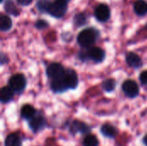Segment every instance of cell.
Here are the masks:
<instances>
[{
  "label": "cell",
  "instance_id": "1",
  "mask_svg": "<svg viewBox=\"0 0 147 146\" xmlns=\"http://www.w3.org/2000/svg\"><path fill=\"white\" fill-rule=\"evenodd\" d=\"M99 32L94 28H87L83 29L77 37L78 45L82 47H90L97 40Z\"/></svg>",
  "mask_w": 147,
  "mask_h": 146
},
{
  "label": "cell",
  "instance_id": "2",
  "mask_svg": "<svg viewBox=\"0 0 147 146\" xmlns=\"http://www.w3.org/2000/svg\"><path fill=\"white\" fill-rule=\"evenodd\" d=\"M27 84L25 77L22 74H15L9 80V87L14 92L22 91Z\"/></svg>",
  "mask_w": 147,
  "mask_h": 146
},
{
  "label": "cell",
  "instance_id": "3",
  "mask_svg": "<svg viewBox=\"0 0 147 146\" xmlns=\"http://www.w3.org/2000/svg\"><path fill=\"white\" fill-rule=\"evenodd\" d=\"M65 72V70L59 63H52L47 68V75L48 77L52 78L53 80L63 78Z\"/></svg>",
  "mask_w": 147,
  "mask_h": 146
},
{
  "label": "cell",
  "instance_id": "4",
  "mask_svg": "<svg viewBox=\"0 0 147 146\" xmlns=\"http://www.w3.org/2000/svg\"><path fill=\"white\" fill-rule=\"evenodd\" d=\"M94 15L96 19L101 22H105L109 20L111 12L109 7L105 3H100L94 11Z\"/></svg>",
  "mask_w": 147,
  "mask_h": 146
},
{
  "label": "cell",
  "instance_id": "5",
  "mask_svg": "<svg viewBox=\"0 0 147 146\" xmlns=\"http://www.w3.org/2000/svg\"><path fill=\"white\" fill-rule=\"evenodd\" d=\"M122 90L126 96L131 98L136 97L140 93V88L138 83L134 80H127L122 84Z\"/></svg>",
  "mask_w": 147,
  "mask_h": 146
},
{
  "label": "cell",
  "instance_id": "6",
  "mask_svg": "<svg viewBox=\"0 0 147 146\" xmlns=\"http://www.w3.org/2000/svg\"><path fill=\"white\" fill-rule=\"evenodd\" d=\"M63 80L68 89H74L78 87V74L75 71L71 69L65 70V75L63 77Z\"/></svg>",
  "mask_w": 147,
  "mask_h": 146
},
{
  "label": "cell",
  "instance_id": "7",
  "mask_svg": "<svg viewBox=\"0 0 147 146\" xmlns=\"http://www.w3.org/2000/svg\"><path fill=\"white\" fill-rule=\"evenodd\" d=\"M67 8H68L67 5H64L54 1V2H52L48 9L47 14H49L50 15L55 18H62L65 15L67 11Z\"/></svg>",
  "mask_w": 147,
  "mask_h": 146
},
{
  "label": "cell",
  "instance_id": "8",
  "mask_svg": "<svg viewBox=\"0 0 147 146\" xmlns=\"http://www.w3.org/2000/svg\"><path fill=\"white\" fill-rule=\"evenodd\" d=\"M87 57L96 63H100L105 59V52L97 46L91 47L87 52Z\"/></svg>",
  "mask_w": 147,
  "mask_h": 146
},
{
  "label": "cell",
  "instance_id": "9",
  "mask_svg": "<svg viewBox=\"0 0 147 146\" xmlns=\"http://www.w3.org/2000/svg\"><path fill=\"white\" fill-rule=\"evenodd\" d=\"M126 60H127V63L128 64L129 66L133 67V68H140L143 65V62H142V59L141 58L134 53V52H128L126 56Z\"/></svg>",
  "mask_w": 147,
  "mask_h": 146
},
{
  "label": "cell",
  "instance_id": "10",
  "mask_svg": "<svg viewBox=\"0 0 147 146\" xmlns=\"http://www.w3.org/2000/svg\"><path fill=\"white\" fill-rule=\"evenodd\" d=\"M46 126V120L41 116L34 117L29 120V127L34 132H39Z\"/></svg>",
  "mask_w": 147,
  "mask_h": 146
},
{
  "label": "cell",
  "instance_id": "11",
  "mask_svg": "<svg viewBox=\"0 0 147 146\" xmlns=\"http://www.w3.org/2000/svg\"><path fill=\"white\" fill-rule=\"evenodd\" d=\"M134 9L138 15H146L147 14V2L146 0H137L134 4Z\"/></svg>",
  "mask_w": 147,
  "mask_h": 146
},
{
  "label": "cell",
  "instance_id": "12",
  "mask_svg": "<svg viewBox=\"0 0 147 146\" xmlns=\"http://www.w3.org/2000/svg\"><path fill=\"white\" fill-rule=\"evenodd\" d=\"M14 91L9 87H3L0 90V101L3 103H7L10 102L13 98Z\"/></svg>",
  "mask_w": 147,
  "mask_h": 146
},
{
  "label": "cell",
  "instance_id": "13",
  "mask_svg": "<svg viewBox=\"0 0 147 146\" xmlns=\"http://www.w3.org/2000/svg\"><path fill=\"white\" fill-rule=\"evenodd\" d=\"M51 89L55 93H62V92H65L68 88L66 87L63 78H59V79H54L52 81Z\"/></svg>",
  "mask_w": 147,
  "mask_h": 146
},
{
  "label": "cell",
  "instance_id": "14",
  "mask_svg": "<svg viewBox=\"0 0 147 146\" xmlns=\"http://www.w3.org/2000/svg\"><path fill=\"white\" fill-rule=\"evenodd\" d=\"M71 130L72 133H87L90 132V127L84 124V122L75 120L71 126Z\"/></svg>",
  "mask_w": 147,
  "mask_h": 146
},
{
  "label": "cell",
  "instance_id": "15",
  "mask_svg": "<svg viewBox=\"0 0 147 146\" xmlns=\"http://www.w3.org/2000/svg\"><path fill=\"white\" fill-rule=\"evenodd\" d=\"M3 9H4V11L6 13L12 15L14 16H17L20 14L19 9H17V7L14 3L13 0H6L4 2V4H3Z\"/></svg>",
  "mask_w": 147,
  "mask_h": 146
},
{
  "label": "cell",
  "instance_id": "16",
  "mask_svg": "<svg viewBox=\"0 0 147 146\" xmlns=\"http://www.w3.org/2000/svg\"><path fill=\"white\" fill-rule=\"evenodd\" d=\"M34 114H35V109L31 105L26 104L22 107L21 115L22 118H24L26 120H31L32 118H34Z\"/></svg>",
  "mask_w": 147,
  "mask_h": 146
},
{
  "label": "cell",
  "instance_id": "17",
  "mask_svg": "<svg viewBox=\"0 0 147 146\" xmlns=\"http://www.w3.org/2000/svg\"><path fill=\"white\" fill-rule=\"evenodd\" d=\"M5 146H22V140L21 138L16 134V133H11L8 135L5 139L4 142Z\"/></svg>",
  "mask_w": 147,
  "mask_h": 146
},
{
  "label": "cell",
  "instance_id": "18",
  "mask_svg": "<svg viewBox=\"0 0 147 146\" xmlns=\"http://www.w3.org/2000/svg\"><path fill=\"white\" fill-rule=\"evenodd\" d=\"M12 28V20L7 15H1L0 16V30L3 32L9 31Z\"/></svg>",
  "mask_w": 147,
  "mask_h": 146
},
{
  "label": "cell",
  "instance_id": "19",
  "mask_svg": "<svg viewBox=\"0 0 147 146\" xmlns=\"http://www.w3.org/2000/svg\"><path fill=\"white\" fill-rule=\"evenodd\" d=\"M101 133L105 137L114 138V137H115V135L117 133V131L113 126H111L109 124H105L101 127Z\"/></svg>",
  "mask_w": 147,
  "mask_h": 146
},
{
  "label": "cell",
  "instance_id": "20",
  "mask_svg": "<svg viewBox=\"0 0 147 146\" xmlns=\"http://www.w3.org/2000/svg\"><path fill=\"white\" fill-rule=\"evenodd\" d=\"M73 23L77 28L85 25L87 23V15L84 12L76 14L73 18Z\"/></svg>",
  "mask_w": 147,
  "mask_h": 146
},
{
  "label": "cell",
  "instance_id": "21",
  "mask_svg": "<svg viewBox=\"0 0 147 146\" xmlns=\"http://www.w3.org/2000/svg\"><path fill=\"white\" fill-rule=\"evenodd\" d=\"M51 3V0H38L36 2V8L41 13H47Z\"/></svg>",
  "mask_w": 147,
  "mask_h": 146
},
{
  "label": "cell",
  "instance_id": "22",
  "mask_svg": "<svg viewBox=\"0 0 147 146\" xmlns=\"http://www.w3.org/2000/svg\"><path fill=\"white\" fill-rule=\"evenodd\" d=\"M98 139L93 134H89L84 139V146H98Z\"/></svg>",
  "mask_w": 147,
  "mask_h": 146
},
{
  "label": "cell",
  "instance_id": "23",
  "mask_svg": "<svg viewBox=\"0 0 147 146\" xmlns=\"http://www.w3.org/2000/svg\"><path fill=\"white\" fill-rule=\"evenodd\" d=\"M115 85H116V83H115V79H112V78H109V79L103 81V83L102 84V89L107 92L113 91L115 89Z\"/></svg>",
  "mask_w": 147,
  "mask_h": 146
},
{
  "label": "cell",
  "instance_id": "24",
  "mask_svg": "<svg viewBox=\"0 0 147 146\" xmlns=\"http://www.w3.org/2000/svg\"><path fill=\"white\" fill-rule=\"evenodd\" d=\"M34 26H35V28H38V29H45V28H47L48 26H49V24L47 23V22H46L45 20H38L35 23H34Z\"/></svg>",
  "mask_w": 147,
  "mask_h": 146
},
{
  "label": "cell",
  "instance_id": "25",
  "mask_svg": "<svg viewBox=\"0 0 147 146\" xmlns=\"http://www.w3.org/2000/svg\"><path fill=\"white\" fill-rule=\"evenodd\" d=\"M140 80L143 84L147 85V71L141 72V74L140 75Z\"/></svg>",
  "mask_w": 147,
  "mask_h": 146
},
{
  "label": "cell",
  "instance_id": "26",
  "mask_svg": "<svg viewBox=\"0 0 147 146\" xmlns=\"http://www.w3.org/2000/svg\"><path fill=\"white\" fill-rule=\"evenodd\" d=\"M17 1V3L22 5V6H27V5H29L33 0H16Z\"/></svg>",
  "mask_w": 147,
  "mask_h": 146
},
{
  "label": "cell",
  "instance_id": "27",
  "mask_svg": "<svg viewBox=\"0 0 147 146\" xmlns=\"http://www.w3.org/2000/svg\"><path fill=\"white\" fill-rule=\"evenodd\" d=\"M70 1L71 0H55V2H57L59 3H61V4H64V5H67Z\"/></svg>",
  "mask_w": 147,
  "mask_h": 146
},
{
  "label": "cell",
  "instance_id": "28",
  "mask_svg": "<svg viewBox=\"0 0 147 146\" xmlns=\"http://www.w3.org/2000/svg\"><path fill=\"white\" fill-rule=\"evenodd\" d=\"M144 143H145L146 145L147 146V134L145 136V138H144Z\"/></svg>",
  "mask_w": 147,
  "mask_h": 146
},
{
  "label": "cell",
  "instance_id": "29",
  "mask_svg": "<svg viewBox=\"0 0 147 146\" xmlns=\"http://www.w3.org/2000/svg\"><path fill=\"white\" fill-rule=\"evenodd\" d=\"M3 0H1V2H3Z\"/></svg>",
  "mask_w": 147,
  "mask_h": 146
}]
</instances>
